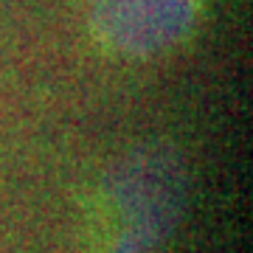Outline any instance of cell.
I'll return each instance as SVG.
<instances>
[{
	"label": "cell",
	"mask_w": 253,
	"mask_h": 253,
	"mask_svg": "<svg viewBox=\"0 0 253 253\" xmlns=\"http://www.w3.org/2000/svg\"><path fill=\"white\" fill-rule=\"evenodd\" d=\"M180 155L144 146L110 166L82 214V253H161L186 211Z\"/></svg>",
	"instance_id": "obj_1"
},
{
	"label": "cell",
	"mask_w": 253,
	"mask_h": 253,
	"mask_svg": "<svg viewBox=\"0 0 253 253\" xmlns=\"http://www.w3.org/2000/svg\"><path fill=\"white\" fill-rule=\"evenodd\" d=\"M203 0H90V31L107 54L149 59L194 31Z\"/></svg>",
	"instance_id": "obj_2"
}]
</instances>
